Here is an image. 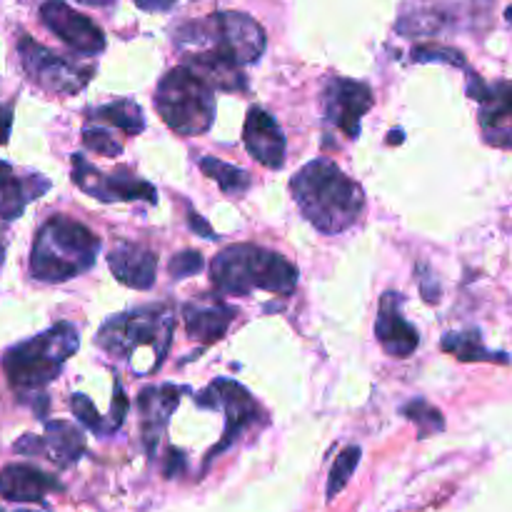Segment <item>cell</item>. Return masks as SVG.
I'll use <instances>...</instances> for the list:
<instances>
[{"label":"cell","instance_id":"cell-1","mask_svg":"<svg viewBox=\"0 0 512 512\" xmlns=\"http://www.w3.org/2000/svg\"><path fill=\"white\" fill-rule=\"evenodd\" d=\"M290 190L303 218L325 235L353 228L365 208V193L330 160H313L290 180Z\"/></svg>","mask_w":512,"mask_h":512},{"label":"cell","instance_id":"cell-2","mask_svg":"<svg viewBox=\"0 0 512 512\" xmlns=\"http://www.w3.org/2000/svg\"><path fill=\"white\" fill-rule=\"evenodd\" d=\"M173 328V310L165 308V305H148V308L128 310V313L105 320L103 328L95 335V345L103 348L105 353L125 360L133 373L148 375L143 360L148 358L153 373L163 365L165 353L170 348V338H173Z\"/></svg>","mask_w":512,"mask_h":512},{"label":"cell","instance_id":"cell-3","mask_svg":"<svg viewBox=\"0 0 512 512\" xmlns=\"http://www.w3.org/2000/svg\"><path fill=\"white\" fill-rule=\"evenodd\" d=\"M175 43L185 55H210L243 68L258 63L265 53V30L248 13L220 10L195 23H185L175 33Z\"/></svg>","mask_w":512,"mask_h":512},{"label":"cell","instance_id":"cell-4","mask_svg":"<svg viewBox=\"0 0 512 512\" xmlns=\"http://www.w3.org/2000/svg\"><path fill=\"white\" fill-rule=\"evenodd\" d=\"M210 283L223 295H250L253 290L293 295L298 288V268L268 248L230 245L210 263Z\"/></svg>","mask_w":512,"mask_h":512},{"label":"cell","instance_id":"cell-5","mask_svg":"<svg viewBox=\"0 0 512 512\" xmlns=\"http://www.w3.org/2000/svg\"><path fill=\"white\" fill-rule=\"evenodd\" d=\"M100 240L83 223L53 215L38 230L30 253V275L40 283H65L88 273L98 258Z\"/></svg>","mask_w":512,"mask_h":512},{"label":"cell","instance_id":"cell-6","mask_svg":"<svg viewBox=\"0 0 512 512\" xmlns=\"http://www.w3.org/2000/svg\"><path fill=\"white\" fill-rule=\"evenodd\" d=\"M80 338L73 323H58L45 333L13 345L5 353L3 368L15 393H40L63 370L65 360L78 350Z\"/></svg>","mask_w":512,"mask_h":512},{"label":"cell","instance_id":"cell-7","mask_svg":"<svg viewBox=\"0 0 512 512\" xmlns=\"http://www.w3.org/2000/svg\"><path fill=\"white\" fill-rule=\"evenodd\" d=\"M155 110L178 135L208 133L215 118V90L200 75L180 65L155 88Z\"/></svg>","mask_w":512,"mask_h":512},{"label":"cell","instance_id":"cell-8","mask_svg":"<svg viewBox=\"0 0 512 512\" xmlns=\"http://www.w3.org/2000/svg\"><path fill=\"white\" fill-rule=\"evenodd\" d=\"M18 55L25 75L38 88H43L45 93L73 95L78 90H83L88 85V80L93 78V68L90 65L70 63L63 55H55L45 45L35 43L30 35H20Z\"/></svg>","mask_w":512,"mask_h":512},{"label":"cell","instance_id":"cell-9","mask_svg":"<svg viewBox=\"0 0 512 512\" xmlns=\"http://www.w3.org/2000/svg\"><path fill=\"white\" fill-rule=\"evenodd\" d=\"M195 403H198L200 408L223 410L225 415L223 440L210 450L208 460H213L215 455L228 450L230 445L245 433V430L258 425V420L263 418V410H260V405L255 403L253 395H250L243 385L235 383V380H225V378L213 380V383H210L198 398H195Z\"/></svg>","mask_w":512,"mask_h":512},{"label":"cell","instance_id":"cell-10","mask_svg":"<svg viewBox=\"0 0 512 512\" xmlns=\"http://www.w3.org/2000/svg\"><path fill=\"white\" fill-rule=\"evenodd\" d=\"M73 180L83 193L103 200V203H115V200H145V203H158V193L148 180L138 178L130 170L120 168L113 175H103L95 165H90L83 155H73Z\"/></svg>","mask_w":512,"mask_h":512},{"label":"cell","instance_id":"cell-11","mask_svg":"<svg viewBox=\"0 0 512 512\" xmlns=\"http://www.w3.org/2000/svg\"><path fill=\"white\" fill-rule=\"evenodd\" d=\"M468 93L480 103L478 118L485 143L512 150V80L488 85L480 80V75L470 73Z\"/></svg>","mask_w":512,"mask_h":512},{"label":"cell","instance_id":"cell-12","mask_svg":"<svg viewBox=\"0 0 512 512\" xmlns=\"http://www.w3.org/2000/svg\"><path fill=\"white\" fill-rule=\"evenodd\" d=\"M373 108V90L350 78H330L323 90L325 118L350 140L360 138V120Z\"/></svg>","mask_w":512,"mask_h":512},{"label":"cell","instance_id":"cell-13","mask_svg":"<svg viewBox=\"0 0 512 512\" xmlns=\"http://www.w3.org/2000/svg\"><path fill=\"white\" fill-rule=\"evenodd\" d=\"M40 20L50 33L58 35L65 45L83 55H98L105 50V35L90 18L68 8L60 0H48L40 5Z\"/></svg>","mask_w":512,"mask_h":512},{"label":"cell","instance_id":"cell-14","mask_svg":"<svg viewBox=\"0 0 512 512\" xmlns=\"http://www.w3.org/2000/svg\"><path fill=\"white\" fill-rule=\"evenodd\" d=\"M15 450L28 455H48L53 463L68 468V465L78 463L80 455L85 453V438L75 425L65 423V420H55V423L45 425L43 438L23 435V440L15 443Z\"/></svg>","mask_w":512,"mask_h":512},{"label":"cell","instance_id":"cell-15","mask_svg":"<svg viewBox=\"0 0 512 512\" xmlns=\"http://www.w3.org/2000/svg\"><path fill=\"white\" fill-rule=\"evenodd\" d=\"M403 295L385 293L380 300L378 320H375V335L383 350L393 358H408L418 350L420 335L403 315Z\"/></svg>","mask_w":512,"mask_h":512},{"label":"cell","instance_id":"cell-16","mask_svg":"<svg viewBox=\"0 0 512 512\" xmlns=\"http://www.w3.org/2000/svg\"><path fill=\"white\" fill-rule=\"evenodd\" d=\"M243 140L248 153L258 160L260 165L270 170L283 168L285 163V135L280 125L275 123L273 115L263 108H250L245 118Z\"/></svg>","mask_w":512,"mask_h":512},{"label":"cell","instance_id":"cell-17","mask_svg":"<svg viewBox=\"0 0 512 512\" xmlns=\"http://www.w3.org/2000/svg\"><path fill=\"white\" fill-rule=\"evenodd\" d=\"M235 318V308H230L218 295H200L183 305L185 330L193 340L200 343H215L228 333L230 323Z\"/></svg>","mask_w":512,"mask_h":512},{"label":"cell","instance_id":"cell-18","mask_svg":"<svg viewBox=\"0 0 512 512\" xmlns=\"http://www.w3.org/2000/svg\"><path fill=\"white\" fill-rule=\"evenodd\" d=\"M108 265L115 280L133 290L153 288L155 273H158V258H155L153 250L138 243H128V240H120L110 250Z\"/></svg>","mask_w":512,"mask_h":512},{"label":"cell","instance_id":"cell-19","mask_svg":"<svg viewBox=\"0 0 512 512\" xmlns=\"http://www.w3.org/2000/svg\"><path fill=\"white\" fill-rule=\"evenodd\" d=\"M55 490H60L58 480L33 465H8L0 470V495L13 503H40Z\"/></svg>","mask_w":512,"mask_h":512},{"label":"cell","instance_id":"cell-20","mask_svg":"<svg viewBox=\"0 0 512 512\" xmlns=\"http://www.w3.org/2000/svg\"><path fill=\"white\" fill-rule=\"evenodd\" d=\"M50 190L43 175H18L8 163L0 160V218L15 220L23 215L30 200Z\"/></svg>","mask_w":512,"mask_h":512},{"label":"cell","instance_id":"cell-21","mask_svg":"<svg viewBox=\"0 0 512 512\" xmlns=\"http://www.w3.org/2000/svg\"><path fill=\"white\" fill-rule=\"evenodd\" d=\"M180 403V390L175 385H160V388H145L138 398L140 415H143V438L150 450L158 443L160 433L168 425L170 415Z\"/></svg>","mask_w":512,"mask_h":512},{"label":"cell","instance_id":"cell-22","mask_svg":"<svg viewBox=\"0 0 512 512\" xmlns=\"http://www.w3.org/2000/svg\"><path fill=\"white\" fill-rule=\"evenodd\" d=\"M90 118H95L98 123H108L113 128L123 130L125 135H138L145 130V118L143 110L135 100L123 98V100H113L108 105H100V108L90 110Z\"/></svg>","mask_w":512,"mask_h":512},{"label":"cell","instance_id":"cell-23","mask_svg":"<svg viewBox=\"0 0 512 512\" xmlns=\"http://www.w3.org/2000/svg\"><path fill=\"white\" fill-rule=\"evenodd\" d=\"M198 165L210 180L218 183V188L223 190L225 195H230V198H243L250 190V175L245 173L243 168H238V165L223 163V160L210 158V155H203Z\"/></svg>","mask_w":512,"mask_h":512},{"label":"cell","instance_id":"cell-24","mask_svg":"<svg viewBox=\"0 0 512 512\" xmlns=\"http://www.w3.org/2000/svg\"><path fill=\"white\" fill-rule=\"evenodd\" d=\"M445 353H453L458 360H490V363H505V355L493 353L483 345L480 333L470 330V333H448L443 338Z\"/></svg>","mask_w":512,"mask_h":512},{"label":"cell","instance_id":"cell-25","mask_svg":"<svg viewBox=\"0 0 512 512\" xmlns=\"http://www.w3.org/2000/svg\"><path fill=\"white\" fill-rule=\"evenodd\" d=\"M403 413H405V418L410 420V423L418 425L420 438H428V435L440 433V430L445 428L443 413H440L438 408H433L430 403H425L423 398H418V400H413L410 405H405Z\"/></svg>","mask_w":512,"mask_h":512},{"label":"cell","instance_id":"cell-26","mask_svg":"<svg viewBox=\"0 0 512 512\" xmlns=\"http://www.w3.org/2000/svg\"><path fill=\"white\" fill-rule=\"evenodd\" d=\"M358 463H360V448H355V445L353 448H345L343 453L338 455V460H335L328 478V500H333L335 495L343 493V488L350 483Z\"/></svg>","mask_w":512,"mask_h":512},{"label":"cell","instance_id":"cell-27","mask_svg":"<svg viewBox=\"0 0 512 512\" xmlns=\"http://www.w3.org/2000/svg\"><path fill=\"white\" fill-rule=\"evenodd\" d=\"M83 145L93 153L105 155V158H118L123 153V145L115 138H110L108 130L95 128V125H85L83 128Z\"/></svg>","mask_w":512,"mask_h":512},{"label":"cell","instance_id":"cell-28","mask_svg":"<svg viewBox=\"0 0 512 512\" xmlns=\"http://www.w3.org/2000/svg\"><path fill=\"white\" fill-rule=\"evenodd\" d=\"M70 408H73L75 418H78L80 423L85 425V428L93 430V433H98V435H110L108 423H105V420L100 418L98 410H95V405L90 403V400L85 398V395L75 393L73 398H70Z\"/></svg>","mask_w":512,"mask_h":512},{"label":"cell","instance_id":"cell-29","mask_svg":"<svg viewBox=\"0 0 512 512\" xmlns=\"http://www.w3.org/2000/svg\"><path fill=\"white\" fill-rule=\"evenodd\" d=\"M168 270L175 280L190 278V275L203 270V255H200L198 250H183V253H178L173 260H170Z\"/></svg>","mask_w":512,"mask_h":512},{"label":"cell","instance_id":"cell-30","mask_svg":"<svg viewBox=\"0 0 512 512\" xmlns=\"http://www.w3.org/2000/svg\"><path fill=\"white\" fill-rule=\"evenodd\" d=\"M413 58L420 60V63H450L455 68H468L463 55L450 48H418L413 53Z\"/></svg>","mask_w":512,"mask_h":512},{"label":"cell","instance_id":"cell-31","mask_svg":"<svg viewBox=\"0 0 512 512\" xmlns=\"http://www.w3.org/2000/svg\"><path fill=\"white\" fill-rule=\"evenodd\" d=\"M125 415H128V398H125V390L123 385L115 380V390H113V408H110V418H108V430L110 435L123 425Z\"/></svg>","mask_w":512,"mask_h":512},{"label":"cell","instance_id":"cell-32","mask_svg":"<svg viewBox=\"0 0 512 512\" xmlns=\"http://www.w3.org/2000/svg\"><path fill=\"white\" fill-rule=\"evenodd\" d=\"M10 128H13V105L0 100V145L8 143Z\"/></svg>","mask_w":512,"mask_h":512},{"label":"cell","instance_id":"cell-33","mask_svg":"<svg viewBox=\"0 0 512 512\" xmlns=\"http://www.w3.org/2000/svg\"><path fill=\"white\" fill-rule=\"evenodd\" d=\"M178 3H183V0H135V5L145 13H168Z\"/></svg>","mask_w":512,"mask_h":512},{"label":"cell","instance_id":"cell-34","mask_svg":"<svg viewBox=\"0 0 512 512\" xmlns=\"http://www.w3.org/2000/svg\"><path fill=\"white\" fill-rule=\"evenodd\" d=\"M188 223H190V228H193L195 233H200V235H203L205 240H215V233H213V228H210V225L205 223V220L200 218V215H195L193 210H190V213H188Z\"/></svg>","mask_w":512,"mask_h":512},{"label":"cell","instance_id":"cell-35","mask_svg":"<svg viewBox=\"0 0 512 512\" xmlns=\"http://www.w3.org/2000/svg\"><path fill=\"white\" fill-rule=\"evenodd\" d=\"M175 468L183 470L185 468V458H183V453H175V450H170V463H168V468H165V475H170V478H173Z\"/></svg>","mask_w":512,"mask_h":512},{"label":"cell","instance_id":"cell-36","mask_svg":"<svg viewBox=\"0 0 512 512\" xmlns=\"http://www.w3.org/2000/svg\"><path fill=\"white\" fill-rule=\"evenodd\" d=\"M78 3H85V5H100V8H108V5H113L115 0H78Z\"/></svg>","mask_w":512,"mask_h":512},{"label":"cell","instance_id":"cell-37","mask_svg":"<svg viewBox=\"0 0 512 512\" xmlns=\"http://www.w3.org/2000/svg\"><path fill=\"white\" fill-rule=\"evenodd\" d=\"M3 258H5V248H3V243H0V265H3Z\"/></svg>","mask_w":512,"mask_h":512},{"label":"cell","instance_id":"cell-38","mask_svg":"<svg viewBox=\"0 0 512 512\" xmlns=\"http://www.w3.org/2000/svg\"><path fill=\"white\" fill-rule=\"evenodd\" d=\"M505 18H508L510 23H512V5H510V8H508V13H505Z\"/></svg>","mask_w":512,"mask_h":512}]
</instances>
